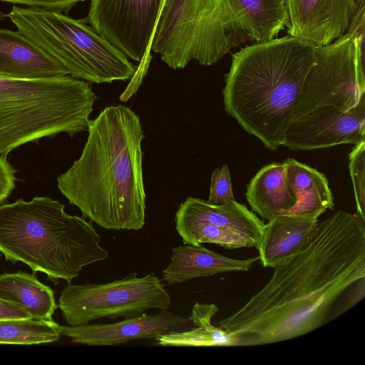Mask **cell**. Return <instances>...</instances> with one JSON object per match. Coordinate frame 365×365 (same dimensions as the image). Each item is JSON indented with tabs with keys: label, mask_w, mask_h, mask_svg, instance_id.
Masks as SVG:
<instances>
[{
	"label": "cell",
	"mask_w": 365,
	"mask_h": 365,
	"mask_svg": "<svg viewBox=\"0 0 365 365\" xmlns=\"http://www.w3.org/2000/svg\"><path fill=\"white\" fill-rule=\"evenodd\" d=\"M220 327L237 346L292 339L319 327L339 297L365 277V220L338 210L318 221L307 246Z\"/></svg>",
	"instance_id": "6da1fadb"
},
{
	"label": "cell",
	"mask_w": 365,
	"mask_h": 365,
	"mask_svg": "<svg viewBox=\"0 0 365 365\" xmlns=\"http://www.w3.org/2000/svg\"><path fill=\"white\" fill-rule=\"evenodd\" d=\"M79 158L57 187L83 217L106 230H139L145 224L140 118L130 108L106 107L90 120Z\"/></svg>",
	"instance_id": "7a4b0ae2"
},
{
	"label": "cell",
	"mask_w": 365,
	"mask_h": 365,
	"mask_svg": "<svg viewBox=\"0 0 365 365\" xmlns=\"http://www.w3.org/2000/svg\"><path fill=\"white\" fill-rule=\"evenodd\" d=\"M315 53L314 45L289 35L241 48L226 74L225 111L275 150L294 120Z\"/></svg>",
	"instance_id": "3957f363"
},
{
	"label": "cell",
	"mask_w": 365,
	"mask_h": 365,
	"mask_svg": "<svg viewBox=\"0 0 365 365\" xmlns=\"http://www.w3.org/2000/svg\"><path fill=\"white\" fill-rule=\"evenodd\" d=\"M281 0H164L150 48L173 69L210 66L239 45L277 38Z\"/></svg>",
	"instance_id": "277c9868"
},
{
	"label": "cell",
	"mask_w": 365,
	"mask_h": 365,
	"mask_svg": "<svg viewBox=\"0 0 365 365\" xmlns=\"http://www.w3.org/2000/svg\"><path fill=\"white\" fill-rule=\"evenodd\" d=\"M0 252L56 284L71 283L83 267L108 257L91 221L68 214L63 204L48 197L0 205Z\"/></svg>",
	"instance_id": "5b68a950"
},
{
	"label": "cell",
	"mask_w": 365,
	"mask_h": 365,
	"mask_svg": "<svg viewBox=\"0 0 365 365\" xmlns=\"http://www.w3.org/2000/svg\"><path fill=\"white\" fill-rule=\"evenodd\" d=\"M97 96L71 76L38 79L0 77V154L61 133L87 130Z\"/></svg>",
	"instance_id": "8992f818"
},
{
	"label": "cell",
	"mask_w": 365,
	"mask_h": 365,
	"mask_svg": "<svg viewBox=\"0 0 365 365\" xmlns=\"http://www.w3.org/2000/svg\"><path fill=\"white\" fill-rule=\"evenodd\" d=\"M33 42L58 61L71 76L97 84L126 81L138 66L98 35L85 20L41 8L13 6L7 15Z\"/></svg>",
	"instance_id": "52a82bcc"
},
{
	"label": "cell",
	"mask_w": 365,
	"mask_h": 365,
	"mask_svg": "<svg viewBox=\"0 0 365 365\" xmlns=\"http://www.w3.org/2000/svg\"><path fill=\"white\" fill-rule=\"evenodd\" d=\"M364 43V27L349 24L331 43L316 46L294 120L327 106L348 111L365 97Z\"/></svg>",
	"instance_id": "ba28073f"
},
{
	"label": "cell",
	"mask_w": 365,
	"mask_h": 365,
	"mask_svg": "<svg viewBox=\"0 0 365 365\" xmlns=\"http://www.w3.org/2000/svg\"><path fill=\"white\" fill-rule=\"evenodd\" d=\"M58 302L66 324L79 326L104 317H135L150 309L168 310L171 298L154 273L138 277L133 272L104 284L68 283Z\"/></svg>",
	"instance_id": "9c48e42d"
},
{
	"label": "cell",
	"mask_w": 365,
	"mask_h": 365,
	"mask_svg": "<svg viewBox=\"0 0 365 365\" xmlns=\"http://www.w3.org/2000/svg\"><path fill=\"white\" fill-rule=\"evenodd\" d=\"M163 0H91L85 20L128 58L140 62L150 52Z\"/></svg>",
	"instance_id": "30bf717a"
},
{
	"label": "cell",
	"mask_w": 365,
	"mask_h": 365,
	"mask_svg": "<svg viewBox=\"0 0 365 365\" xmlns=\"http://www.w3.org/2000/svg\"><path fill=\"white\" fill-rule=\"evenodd\" d=\"M365 141V97L348 111L333 106L322 107L294 120L282 145L292 150H311Z\"/></svg>",
	"instance_id": "8fae6325"
},
{
	"label": "cell",
	"mask_w": 365,
	"mask_h": 365,
	"mask_svg": "<svg viewBox=\"0 0 365 365\" xmlns=\"http://www.w3.org/2000/svg\"><path fill=\"white\" fill-rule=\"evenodd\" d=\"M288 35L315 46L331 43L344 35L359 0H284Z\"/></svg>",
	"instance_id": "7c38bea8"
},
{
	"label": "cell",
	"mask_w": 365,
	"mask_h": 365,
	"mask_svg": "<svg viewBox=\"0 0 365 365\" xmlns=\"http://www.w3.org/2000/svg\"><path fill=\"white\" fill-rule=\"evenodd\" d=\"M188 322L168 310L156 314L126 318L112 324H86L79 326H62L58 324L61 335L74 343L88 346H113L134 339H155L180 327Z\"/></svg>",
	"instance_id": "4fadbf2b"
},
{
	"label": "cell",
	"mask_w": 365,
	"mask_h": 365,
	"mask_svg": "<svg viewBox=\"0 0 365 365\" xmlns=\"http://www.w3.org/2000/svg\"><path fill=\"white\" fill-rule=\"evenodd\" d=\"M67 75L58 61L21 32L0 29V77L38 79Z\"/></svg>",
	"instance_id": "5bb4252c"
},
{
	"label": "cell",
	"mask_w": 365,
	"mask_h": 365,
	"mask_svg": "<svg viewBox=\"0 0 365 365\" xmlns=\"http://www.w3.org/2000/svg\"><path fill=\"white\" fill-rule=\"evenodd\" d=\"M318 221L286 214L269 220L257 247L262 266L274 268L299 253L309 242Z\"/></svg>",
	"instance_id": "9a60e30c"
},
{
	"label": "cell",
	"mask_w": 365,
	"mask_h": 365,
	"mask_svg": "<svg viewBox=\"0 0 365 365\" xmlns=\"http://www.w3.org/2000/svg\"><path fill=\"white\" fill-rule=\"evenodd\" d=\"M259 259H237L222 255L200 245L174 247L169 264L163 270V279L169 284L182 283L201 277L227 272L247 271Z\"/></svg>",
	"instance_id": "2e32d148"
},
{
	"label": "cell",
	"mask_w": 365,
	"mask_h": 365,
	"mask_svg": "<svg viewBox=\"0 0 365 365\" xmlns=\"http://www.w3.org/2000/svg\"><path fill=\"white\" fill-rule=\"evenodd\" d=\"M175 222L208 223L245 235L258 245L265 225L252 211L237 201L212 205L193 197H187L180 204L175 213Z\"/></svg>",
	"instance_id": "e0dca14e"
},
{
	"label": "cell",
	"mask_w": 365,
	"mask_h": 365,
	"mask_svg": "<svg viewBox=\"0 0 365 365\" xmlns=\"http://www.w3.org/2000/svg\"><path fill=\"white\" fill-rule=\"evenodd\" d=\"M283 163L289 190L296 199L294 206L286 215L318 219L334 208L333 195L324 174L292 158Z\"/></svg>",
	"instance_id": "ac0fdd59"
},
{
	"label": "cell",
	"mask_w": 365,
	"mask_h": 365,
	"mask_svg": "<svg viewBox=\"0 0 365 365\" xmlns=\"http://www.w3.org/2000/svg\"><path fill=\"white\" fill-rule=\"evenodd\" d=\"M245 195L252 211L268 221L287 214L296 203L287 185L283 163L262 167L248 183Z\"/></svg>",
	"instance_id": "d6986e66"
},
{
	"label": "cell",
	"mask_w": 365,
	"mask_h": 365,
	"mask_svg": "<svg viewBox=\"0 0 365 365\" xmlns=\"http://www.w3.org/2000/svg\"><path fill=\"white\" fill-rule=\"evenodd\" d=\"M0 299L19 306L38 320L53 321L58 307L51 287L38 281L36 274L21 271L0 274Z\"/></svg>",
	"instance_id": "ffe728a7"
},
{
	"label": "cell",
	"mask_w": 365,
	"mask_h": 365,
	"mask_svg": "<svg viewBox=\"0 0 365 365\" xmlns=\"http://www.w3.org/2000/svg\"><path fill=\"white\" fill-rule=\"evenodd\" d=\"M218 311L215 304L196 302L187 318L195 327L185 331H170L155 338L162 346H237V339L221 327L211 324Z\"/></svg>",
	"instance_id": "44dd1931"
},
{
	"label": "cell",
	"mask_w": 365,
	"mask_h": 365,
	"mask_svg": "<svg viewBox=\"0 0 365 365\" xmlns=\"http://www.w3.org/2000/svg\"><path fill=\"white\" fill-rule=\"evenodd\" d=\"M58 324L35 319H0V344H41L53 343L61 336Z\"/></svg>",
	"instance_id": "7402d4cb"
},
{
	"label": "cell",
	"mask_w": 365,
	"mask_h": 365,
	"mask_svg": "<svg viewBox=\"0 0 365 365\" xmlns=\"http://www.w3.org/2000/svg\"><path fill=\"white\" fill-rule=\"evenodd\" d=\"M175 228L184 245L212 243L225 249L255 247L251 238L237 232L200 222H175Z\"/></svg>",
	"instance_id": "603a6c76"
},
{
	"label": "cell",
	"mask_w": 365,
	"mask_h": 365,
	"mask_svg": "<svg viewBox=\"0 0 365 365\" xmlns=\"http://www.w3.org/2000/svg\"><path fill=\"white\" fill-rule=\"evenodd\" d=\"M349 159L356 214L365 220V141L355 145L349 154Z\"/></svg>",
	"instance_id": "cb8c5ba5"
},
{
	"label": "cell",
	"mask_w": 365,
	"mask_h": 365,
	"mask_svg": "<svg viewBox=\"0 0 365 365\" xmlns=\"http://www.w3.org/2000/svg\"><path fill=\"white\" fill-rule=\"evenodd\" d=\"M207 201L212 205H222L236 201L227 165L216 168L213 171L210 180V195Z\"/></svg>",
	"instance_id": "d4e9b609"
},
{
	"label": "cell",
	"mask_w": 365,
	"mask_h": 365,
	"mask_svg": "<svg viewBox=\"0 0 365 365\" xmlns=\"http://www.w3.org/2000/svg\"><path fill=\"white\" fill-rule=\"evenodd\" d=\"M16 173V170L7 160L6 156L0 154V205L15 188Z\"/></svg>",
	"instance_id": "484cf974"
},
{
	"label": "cell",
	"mask_w": 365,
	"mask_h": 365,
	"mask_svg": "<svg viewBox=\"0 0 365 365\" xmlns=\"http://www.w3.org/2000/svg\"><path fill=\"white\" fill-rule=\"evenodd\" d=\"M17 4H23L29 7L41 8L60 12H68L77 3L85 0H0Z\"/></svg>",
	"instance_id": "4316f807"
},
{
	"label": "cell",
	"mask_w": 365,
	"mask_h": 365,
	"mask_svg": "<svg viewBox=\"0 0 365 365\" xmlns=\"http://www.w3.org/2000/svg\"><path fill=\"white\" fill-rule=\"evenodd\" d=\"M152 58L150 55V52H148L143 59L140 62V65L138 66L137 70L131 78L132 80L129 86H128L127 89L122 93L120 97V100L123 102H125L129 99L131 96L135 93L138 90V86L140 85L141 81L143 76L145 75L150 61Z\"/></svg>",
	"instance_id": "83f0119b"
},
{
	"label": "cell",
	"mask_w": 365,
	"mask_h": 365,
	"mask_svg": "<svg viewBox=\"0 0 365 365\" xmlns=\"http://www.w3.org/2000/svg\"><path fill=\"white\" fill-rule=\"evenodd\" d=\"M6 318L31 319L32 317L19 306L0 299V319Z\"/></svg>",
	"instance_id": "f1b7e54d"
},
{
	"label": "cell",
	"mask_w": 365,
	"mask_h": 365,
	"mask_svg": "<svg viewBox=\"0 0 365 365\" xmlns=\"http://www.w3.org/2000/svg\"><path fill=\"white\" fill-rule=\"evenodd\" d=\"M6 17H8V16L0 9V21L4 20Z\"/></svg>",
	"instance_id": "f546056e"
},
{
	"label": "cell",
	"mask_w": 365,
	"mask_h": 365,
	"mask_svg": "<svg viewBox=\"0 0 365 365\" xmlns=\"http://www.w3.org/2000/svg\"><path fill=\"white\" fill-rule=\"evenodd\" d=\"M163 1H164V0H163ZM161 7H162V6H161Z\"/></svg>",
	"instance_id": "4dcf8cb0"
}]
</instances>
